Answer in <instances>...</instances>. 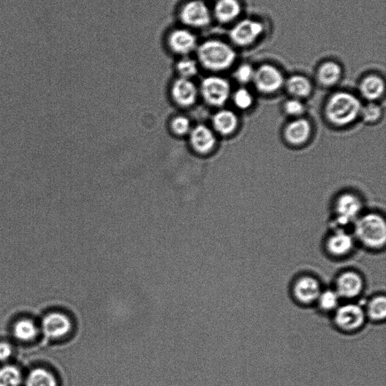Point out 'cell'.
<instances>
[{"mask_svg": "<svg viewBox=\"0 0 386 386\" xmlns=\"http://www.w3.org/2000/svg\"><path fill=\"white\" fill-rule=\"evenodd\" d=\"M360 99L349 92H337L330 96L325 107L328 122L336 127H344L356 121L362 107Z\"/></svg>", "mask_w": 386, "mask_h": 386, "instance_id": "cell-1", "label": "cell"}, {"mask_svg": "<svg viewBox=\"0 0 386 386\" xmlns=\"http://www.w3.org/2000/svg\"><path fill=\"white\" fill-rule=\"evenodd\" d=\"M354 237L362 246L372 250H380L386 243V223L377 213L361 215L354 222Z\"/></svg>", "mask_w": 386, "mask_h": 386, "instance_id": "cell-2", "label": "cell"}, {"mask_svg": "<svg viewBox=\"0 0 386 386\" xmlns=\"http://www.w3.org/2000/svg\"><path fill=\"white\" fill-rule=\"evenodd\" d=\"M198 58L204 68L222 71L234 64L236 53L230 45L217 39H211L199 46Z\"/></svg>", "mask_w": 386, "mask_h": 386, "instance_id": "cell-3", "label": "cell"}, {"mask_svg": "<svg viewBox=\"0 0 386 386\" xmlns=\"http://www.w3.org/2000/svg\"><path fill=\"white\" fill-rule=\"evenodd\" d=\"M335 327L344 333H356L365 325L367 320L365 307L354 302L339 305L333 313Z\"/></svg>", "mask_w": 386, "mask_h": 386, "instance_id": "cell-4", "label": "cell"}, {"mask_svg": "<svg viewBox=\"0 0 386 386\" xmlns=\"http://www.w3.org/2000/svg\"><path fill=\"white\" fill-rule=\"evenodd\" d=\"M76 323L69 314L54 312L47 314L42 321V330L45 336L52 340H65L75 332Z\"/></svg>", "mask_w": 386, "mask_h": 386, "instance_id": "cell-5", "label": "cell"}, {"mask_svg": "<svg viewBox=\"0 0 386 386\" xmlns=\"http://www.w3.org/2000/svg\"><path fill=\"white\" fill-rule=\"evenodd\" d=\"M363 204L358 195L352 193H344L339 195L334 202L335 224L345 226L361 216Z\"/></svg>", "mask_w": 386, "mask_h": 386, "instance_id": "cell-6", "label": "cell"}, {"mask_svg": "<svg viewBox=\"0 0 386 386\" xmlns=\"http://www.w3.org/2000/svg\"><path fill=\"white\" fill-rule=\"evenodd\" d=\"M322 290L317 278L312 275H303L294 281L291 293L298 304L310 306L317 304Z\"/></svg>", "mask_w": 386, "mask_h": 386, "instance_id": "cell-7", "label": "cell"}, {"mask_svg": "<svg viewBox=\"0 0 386 386\" xmlns=\"http://www.w3.org/2000/svg\"><path fill=\"white\" fill-rule=\"evenodd\" d=\"M365 281L362 275L356 270H345L337 275L334 290L340 297L354 301L364 292Z\"/></svg>", "mask_w": 386, "mask_h": 386, "instance_id": "cell-8", "label": "cell"}, {"mask_svg": "<svg viewBox=\"0 0 386 386\" xmlns=\"http://www.w3.org/2000/svg\"><path fill=\"white\" fill-rule=\"evenodd\" d=\"M285 81V77L279 69L270 65H263L255 69L252 83L259 92L272 94L279 92Z\"/></svg>", "mask_w": 386, "mask_h": 386, "instance_id": "cell-9", "label": "cell"}, {"mask_svg": "<svg viewBox=\"0 0 386 386\" xmlns=\"http://www.w3.org/2000/svg\"><path fill=\"white\" fill-rule=\"evenodd\" d=\"M201 91L204 100L209 105L220 107L230 98L231 88L226 78L213 76L204 78L202 83Z\"/></svg>", "mask_w": 386, "mask_h": 386, "instance_id": "cell-10", "label": "cell"}, {"mask_svg": "<svg viewBox=\"0 0 386 386\" xmlns=\"http://www.w3.org/2000/svg\"><path fill=\"white\" fill-rule=\"evenodd\" d=\"M264 27L261 22L245 19L231 29L230 37L231 41L236 45L246 47L253 44L264 33Z\"/></svg>", "mask_w": 386, "mask_h": 386, "instance_id": "cell-11", "label": "cell"}, {"mask_svg": "<svg viewBox=\"0 0 386 386\" xmlns=\"http://www.w3.org/2000/svg\"><path fill=\"white\" fill-rule=\"evenodd\" d=\"M354 235L343 230L336 228L330 234L325 242L327 254L336 259H343L350 256L356 246Z\"/></svg>", "mask_w": 386, "mask_h": 386, "instance_id": "cell-12", "label": "cell"}, {"mask_svg": "<svg viewBox=\"0 0 386 386\" xmlns=\"http://www.w3.org/2000/svg\"><path fill=\"white\" fill-rule=\"evenodd\" d=\"M180 20L189 27L204 28L211 22V12L208 6L201 0H192L181 10Z\"/></svg>", "mask_w": 386, "mask_h": 386, "instance_id": "cell-13", "label": "cell"}, {"mask_svg": "<svg viewBox=\"0 0 386 386\" xmlns=\"http://www.w3.org/2000/svg\"><path fill=\"white\" fill-rule=\"evenodd\" d=\"M311 122L305 118H296L290 121L283 129V136L287 143L293 147L305 144L312 136Z\"/></svg>", "mask_w": 386, "mask_h": 386, "instance_id": "cell-14", "label": "cell"}, {"mask_svg": "<svg viewBox=\"0 0 386 386\" xmlns=\"http://www.w3.org/2000/svg\"><path fill=\"white\" fill-rule=\"evenodd\" d=\"M169 43L173 52L180 55H187L196 49L197 39L190 30L178 29L171 34Z\"/></svg>", "mask_w": 386, "mask_h": 386, "instance_id": "cell-15", "label": "cell"}, {"mask_svg": "<svg viewBox=\"0 0 386 386\" xmlns=\"http://www.w3.org/2000/svg\"><path fill=\"white\" fill-rule=\"evenodd\" d=\"M385 83L380 76L369 75L361 81L359 92L361 96L369 102H374L383 96Z\"/></svg>", "mask_w": 386, "mask_h": 386, "instance_id": "cell-16", "label": "cell"}, {"mask_svg": "<svg viewBox=\"0 0 386 386\" xmlns=\"http://www.w3.org/2000/svg\"><path fill=\"white\" fill-rule=\"evenodd\" d=\"M191 140L195 151L201 153L210 152L216 144L215 133L204 125L197 126L193 130Z\"/></svg>", "mask_w": 386, "mask_h": 386, "instance_id": "cell-17", "label": "cell"}, {"mask_svg": "<svg viewBox=\"0 0 386 386\" xmlns=\"http://www.w3.org/2000/svg\"><path fill=\"white\" fill-rule=\"evenodd\" d=\"M172 94L180 105L190 106L196 99L197 89L190 80L180 78L173 85Z\"/></svg>", "mask_w": 386, "mask_h": 386, "instance_id": "cell-18", "label": "cell"}, {"mask_svg": "<svg viewBox=\"0 0 386 386\" xmlns=\"http://www.w3.org/2000/svg\"><path fill=\"white\" fill-rule=\"evenodd\" d=\"M215 130L222 136H230L238 128L239 118L230 109L219 110L213 118Z\"/></svg>", "mask_w": 386, "mask_h": 386, "instance_id": "cell-19", "label": "cell"}, {"mask_svg": "<svg viewBox=\"0 0 386 386\" xmlns=\"http://www.w3.org/2000/svg\"><path fill=\"white\" fill-rule=\"evenodd\" d=\"M242 12V6L239 0H217L214 14L222 23H228L237 19Z\"/></svg>", "mask_w": 386, "mask_h": 386, "instance_id": "cell-20", "label": "cell"}, {"mask_svg": "<svg viewBox=\"0 0 386 386\" xmlns=\"http://www.w3.org/2000/svg\"><path fill=\"white\" fill-rule=\"evenodd\" d=\"M283 86L291 98L299 100L309 97L312 92V83L308 78L302 75L290 76Z\"/></svg>", "mask_w": 386, "mask_h": 386, "instance_id": "cell-21", "label": "cell"}, {"mask_svg": "<svg viewBox=\"0 0 386 386\" xmlns=\"http://www.w3.org/2000/svg\"><path fill=\"white\" fill-rule=\"evenodd\" d=\"M343 69L334 61H327L319 67L317 74L318 83L324 87H332L341 81Z\"/></svg>", "mask_w": 386, "mask_h": 386, "instance_id": "cell-22", "label": "cell"}, {"mask_svg": "<svg viewBox=\"0 0 386 386\" xmlns=\"http://www.w3.org/2000/svg\"><path fill=\"white\" fill-rule=\"evenodd\" d=\"M367 320L375 323L385 321L386 318V297L384 294H377L369 299L365 307Z\"/></svg>", "mask_w": 386, "mask_h": 386, "instance_id": "cell-23", "label": "cell"}, {"mask_svg": "<svg viewBox=\"0 0 386 386\" xmlns=\"http://www.w3.org/2000/svg\"><path fill=\"white\" fill-rule=\"evenodd\" d=\"M25 386H58V383L56 377L48 370L36 368L28 374Z\"/></svg>", "mask_w": 386, "mask_h": 386, "instance_id": "cell-24", "label": "cell"}, {"mask_svg": "<svg viewBox=\"0 0 386 386\" xmlns=\"http://www.w3.org/2000/svg\"><path fill=\"white\" fill-rule=\"evenodd\" d=\"M341 298L334 289L322 290L317 302L321 312L334 313L341 305Z\"/></svg>", "mask_w": 386, "mask_h": 386, "instance_id": "cell-25", "label": "cell"}, {"mask_svg": "<svg viewBox=\"0 0 386 386\" xmlns=\"http://www.w3.org/2000/svg\"><path fill=\"white\" fill-rule=\"evenodd\" d=\"M13 333L15 338L21 341H30L37 336L38 328L32 321L23 319L14 325Z\"/></svg>", "mask_w": 386, "mask_h": 386, "instance_id": "cell-26", "label": "cell"}, {"mask_svg": "<svg viewBox=\"0 0 386 386\" xmlns=\"http://www.w3.org/2000/svg\"><path fill=\"white\" fill-rule=\"evenodd\" d=\"M22 374L17 367L7 365L0 368V386H21Z\"/></svg>", "mask_w": 386, "mask_h": 386, "instance_id": "cell-27", "label": "cell"}, {"mask_svg": "<svg viewBox=\"0 0 386 386\" xmlns=\"http://www.w3.org/2000/svg\"><path fill=\"white\" fill-rule=\"evenodd\" d=\"M383 109L380 105L374 102H369L365 105H362L360 116L367 123H375L380 120Z\"/></svg>", "mask_w": 386, "mask_h": 386, "instance_id": "cell-28", "label": "cell"}, {"mask_svg": "<svg viewBox=\"0 0 386 386\" xmlns=\"http://www.w3.org/2000/svg\"><path fill=\"white\" fill-rule=\"evenodd\" d=\"M235 106L241 110H247L254 104V97L246 88H240L236 90L233 96Z\"/></svg>", "mask_w": 386, "mask_h": 386, "instance_id": "cell-29", "label": "cell"}, {"mask_svg": "<svg viewBox=\"0 0 386 386\" xmlns=\"http://www.w3.org/2000/svg\"><path fill=\"white\" fill-rule=\"evenodd\" d=\"M177 69L181 78H187L195 76L198 73V65L195 60L190 58H184L180 60L177 64Z\"/></svg>", "mask_w": 386, "mask_h": 386, "instance_id": "cell-30", "label": "cell"}, {"mask_svg": "<svg viewBox=\"0 0 386 386\" xmlns=\"http://www.w3.org/2000/svg\"><path fill=\"white\" fill-rule=\"evenodd\" d=\"M283 112L290 117H302L305 111V107L302 100L291 98L285 102L283 105Z\"/></svg>", "mask_w": 386, "mask_h": 386, "instance_id": "cell-31", "label": "cell"}, {"mask_svg": "<svg viewBox=\"0 0 386 386\" xmlns=\"http://www.w3.org/2000/svg\"><path fill=\"white\" fill-rule=\"evenodd\" d=\"M255 71L249 64H242L235 70V80L242 85L250 83L253 81Z\"/></svg>", "mask_w": 386, "mask_h": 386, "instance_id": "cell-32", "label": "cell"}, {"mask_svg": "<svg viewBox=\"0 0 386 386\" xmlns=\"http://www.w3.org/2000/svg\"><path fill=\"white\" fill-rule=\"evenodd\" d=\"M172 128L178 135H184L191 129V122L184 116L177 117L173 121Z\"/></svg>", "mask_w": 386, "mask_h": 386, "instance_id": "cell-33", "label": "cell"}, {"mask_svg": "<svg viewBox=\"0 0 386 386\" xmlns=\"http://www.w3.org/2000/svg\"><path fill=\"white\" fill-rule=\"evenodd\" d=\"M12 347L10 344L0 343V361H5L12 356Z\"/></svg>", "mask_w": 386, "mask_h": 386, "instance_id": "cell-34", "label": "cell"}]
</instances>
